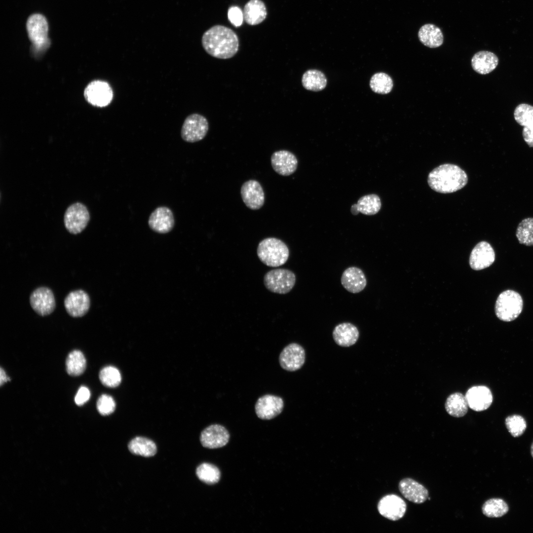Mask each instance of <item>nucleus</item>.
Masks as SVG:
<instances>
[{"instance_id": "obj_35", "label": "nucleus", "mask_w": 533, "mask_h": 533, "mask_svg": "<svg viewBox=\"0 0 533 533\" xmlns=\"http://www.w3.org/2000/svg\"><path fill=\"white\" fill-rule=\"evenodd\" d=\"M516 236L520 244L533 246V218H525L519 223Z\"/></svg>"}, {"instance_id": "obj_24", "label": "nucleus", "mask_w": 533, "mask_h": 533, "mask_svg": "<svg viewBox=\"0 0 533 533\" xmlns=\"http://www.w3.org/2000/svg\"><path fill=\"white\" fill-rule=\"evenodd\" d=\"M498 63L497 56L489 51H480L471 59L473 69L481 75H486L493 71Z\"/></svg>"}, {"instance_id": "obj_20", "label": "nucleus", "mask_w": 533, "mask_h": 533, "mask_svg": "<svg viewBox=\"0 0 533 533\" xmlns=\"http://www.w3.org/2000/svg\"><path fill=\"white\" fill-rule=\"evenodd\" d=\"M271 163L274 170L282 176L293 174L297 168L298 160L296 156L286 150L275 152L271 156Z\"/></svg>"}, {"instance_id": "obj_27", "label": "nucleus", "mask_w": 533, "mask_h": 533, "mask_svg": "<svg viewBox=\"0 0 533 533\" xmlns=\"http://www.w3.org/2000/svg\"><path fill=\"white\" fill-rule=\"evenodd\" d=\"M381 208V201L379 196L371 194L360 198L357 204L352 205L351 212L353 215L359 212L367 215L377 214Z\"/></svg>"}, {"instance_id": "obj_22", "label": "nucleus", "mask_w": 533, "mask_h": 533, "mask_svg": "<svg viewBox=\"0 0 533 533\" xmlns=\"http://www.w3.org/2000/svg\"><path fill=\"white\" fill-rule=\"evenodd\" d=\"M343 286L351 293H358L364 289L367 280L363 271L356 266H351L343 272L341 279Z\"/></svg>"}, {"instance_id": "obj_5", "label": "nucleus", "mask_w": 533, "mask_h": 533, "mask_svg": "<svg viewBox=\"0 0 533 533\" xmlns=\"http://www.w3.org/2000/svg\"><path fill=\"white\" fill-rule=\"evenodd\" d=\"M523 301L517 292L507 290L498 296L495 306L496 317L501 321L510 322L516 319L521 313Z\"/></svg>"}, {"instance_id": "obj_9", "label": "nucleus", "mask_w": 533, "mask_h": 533, "mask_svg": "<svg viewBox=\"0 0 533 533\" xmlns=\"http://www.w3.org/2000/svg\"><path fill=\"white\" fill-rule=\"evenodd\" d=\"M84 97L91 105L102 107L111 102L113 93L112 88L106 82L95 80L90 83L84 90Z\"/></svg>"}, {"instance_id": "obj_28", "label": "nucleus", "mask_w": 533, "mask_h": 533, "mask_svg": "<svg viewBox=\"0 0 533 533\" xmlns=\"http://www.w3.org/2000/svg\"><path fill=\"white\" fill-rule=\"evenodd\" d=\"M445 407L450 416L460 418L467 413L468 405L465 396L461 393L455 392L448 396Z\"/></svg>"}, {"instance_id": "obj_42", "label": "nucleus", "mask_w": 533, "mask_h": 533, "mask_svg": "<svg viewBox=\"0 0 533 533\" xmlns=\"http://www.w3.org/2000/svg\"><path fill=\"white\" fill-rule=\"evenodd\" d=\"M522 136L528 145L530 147L533 148V123L523 127Z\"/></svg>"}, {"instance_id": "obj_7", "label": "nucleus", "mask_w": 533, "mask_h": 533, "mask_svg": "<svg viewBox=\"0 0 533 533\" xmlns=\"http://www.w3.org/2000/svg\"><path fill=\"white\" fill-rule=\"evenodd\" d=\"M209 129V123L203 115L194 113L189 115L182 126L181 136L183 140L195 143L202 140Z\"/></svg>"}, {"instance_id": "obj_31", "label": "nucleus", "mask_w": 533, "mask_h": 533, "mask_svg": "<svg viewBox=\"0 0 533 533\" xmlns=\"http://www.w3.org/2000/svg\"><path fill=\"white\" fill-rule=\"evenodd\" d=\"M86 367V359L81 351L74 350L68 354L66 361V367L69 375L72 376H79L84 372Z\"/></svg>"}, {"instance_id": "obj_43", "label": "nucleus", "mask_w": 533, "mask_h": 533, "mask_svg": "<svg viewBox=\"0 0 533 533\" xmlns=\"http://www.w3.org/2000/svg\"><path fill=\"white\" fill-rule=\"evenodd\" d=\"M10 379L6 376L4 370L1 367L0 369V384L1 386L5 382L9 381Z\"/></svg>"}, {"instance_id": "obj_1", "label": "nucleus", "mask_w": 533, "mask_h": 533, "mask_svg": "<svg viewBox=\"0 0 533 533\" xmlns=\"http://www.w3.org/2000/svg\"><path fill=\"white\" fill-rule=\"evenodd\" d=\"M201 41L205 51L219 59L232 58L239 49V39L236 33L222 25H215L206 31Z\"/></svg>"}, {"instance_id": "obj_16", "label": "nucleus", "mask_w": 533, "mask_h": 533, "mask_svg": "<svg viewBox=\"0 0 533 533\" xmlns=\"http://www.w3.org/2000/svg\"><path fill=\"white\" fill-rule=\"evenodd\" d=\"M495 260V253L492 246L488 242L482 241L477 244L472 250L469 264L473 269L479 270L490 266Z\"/></svg>"}, {"instance_id": "obj_39", "label": "nucleus", "mask_w": 533, "mask_h": 533, "mask_svg": "<svg viewBox=\"0 0 533 533\" xmlns=\"http://www.w3.org/2000/svg\"><path fill=\"white\" fill-rule=\"evenodd\" d=\"M98 412L103 416L109 415L114 412L115 404L112 396L102 394L98 399L96 404Z\"/></svg>"}, {"instance_id": "obj_21", "label": "nucleus", "mask_w": 533, "mask_h": 533, "mask_svg": "<svg viewBox=\"0 0 533 533\" xmlns=\"http://www.w3.org/2000/svg\"><path fill=\"white\" fill-rule=\"evenodd\" d=\"M399 491L407 499L416 504L423 503L428 497L427 490L413 479L406 478L399 483Z\"/></svg>"}, {"instance_id": "obj_15", "label": "nucleus", "mask_w": 533, "mask_h": 533, "mask_svg": "<svg viewBox=\"0 0 533 533\" xmlns=\"http://www.w3.org/2000/svg\"><path fill=\"white\" fill-rule=\"evenodd\" d=\"M229 438V433L224 426L214 424L208 426L201 432L200 440L204 447L216 449L225 446Z\"/></svg>"}, {"instance_id": "obj_3", "label": "nucleus", "mask_w": 533, "mask_h": 533, "mask_svg": "<svg viewBox=\"0 0 533 533\" xmlns=\"http://www.w3.org/2000/svg\"><path fill=\"white\" fill-rule=\"evenodd\" d=\"M257 252L261 261L271 267L284 264L289 256V250L286 244L274 237L262 240L258 244Z\"/></svg>"}, {"instance_id": "obj_11", "label": "nucleus", "mask_w": 533, "mask_h": 533, "mask_svg": "<svg viewBox=\"0 0 533 533\" xmlns=\"http://www.w3.org/2000/svg\"><path fill=\"white\" fill-rule=\"evenodd\" d=\"M305 351L303 346L297 343H291L281 352L279 362L283 369L293 372L301 368L305 363Z\"/></svg>"}, {"instance_id": "obj_2", "label": "nucleus", "mask_w": 533, "mask_h": 533, "mask_svg": "<svg viewBox=\"0 0 533 533\" xmlns=\"http://www.w3.org/2000/svg\"><path fill=\"white\" fill-rule=\"evenodd\" d=\"M429 187L434 191L449 193L457 191L467 183L466 173L459 166L444 164L433 169L427 179Z\"/></svg>"}, {"instance_id": "obj_37", "label": "nucleus", "mask_w": 533, "mask_h": 533, "mask_svg": "<svg viewBox=\"0 0 533 533\" xmlns=\"http://www.w3.org/2000/svg\"><path fill=\"white\" fill-rule=\"evenodd\" d=\"M505 424L508 432L514 437L521 436L527 427L525 419L518 415L508 416L505 419Z\"/></svg>"}, {"instance_id": "obj_36", "label": "nucleus", "mask_w": 533, "mask_h": 533, "mask_svg": "<svg viewBox=\"0 0 533 533\" xmlns=\"http://www.w3.org/2000/svg\"><path fill=\"white\" fill-rule=\"evenodd\" d=\"M99 379L101 383L109 387H115L120 383L121 377L118 370L111 366L105 367L100 371Z\"/></svg>"}, {"instance_id": "obj_8", "label": "nucleus", "mask_w": 533, "mask_h": 533, "mask_svg": "<svg viewBox=\"0 0 533 533\" xmlns=\"http://www.w3.org/2000/svg\"><path fill=\"white\" fill-rule=\"evenodd\" d=\"M89 220L90 215L87 207L81 203L76 202L67 209L64 222L67 230L71 233L76 234L86 228Z\"/></svg>"}, {"instance_id": "obj_14", "label": "nucleus", "mask_w": 533, "mask_h": 533, "mask_svg": "<svg viewBox=\"0 0 533 533\" xmlns=\"http://www.w3.org/2000/svg\"><path fill=\"white\" fill-rule=\"evenodd\" d=\"M68 313L74 317L84 316L89 309L90 300L88 294L83 290H76L70 292L64 302Z\"/></svg>"}, {"instance_id": "obj_4", "label": "nucleus", "mask_w": 533, "mask_h": 533, "mask_svg": "<svg viewBox=\"0 0 533 533\" xmlns=\"http://www.w3.org/2000/svg\"><path fill=\"white\" fill-rule=\"evenodd\" d=\"M26 27L35 55L45 51L50 44L48 38V26L46 18L40 14H34L28 19Z\"/></svg>"}, {"instance_id": "obj_38", "label": "nucleus", "mask_w": 533, "mask_h": 533, "mask_svg": "<svg viewBox=\"0 0 533 533\" xmlns=\"http://www.w3.org/2000/svg\"><path fill=\"white\" fill-rule=\"evenodd\" d=\"M514 119L521 126H527L533 123V106L527 104H520L515 109Z\"/></svg>"}, {"instance_id": "obj_41", "label": "nucleus", "mask_w": 533, "mask_h": 533, "mask_svg": "<svg viewBox=\"0 0 533 533\" xmlns=\"http://www.w3.org/2000/svg\"><path fill=\"white\" fill-rule=\"evenodd\" d=\"M90 397L89 389L84 386H81L77 390L75 397V402L77 406H82L88 401Z\"/></svg>"}, {"instance_id": "obj_40", "label": "nucleus", "mask_w": 533, "mask_h": 533, "mask_svg": "<svg viewBox=\"0 0 533 533\" xmlns=\"http://www.w3.org/2000/svg\"><path fill=\"white\" fill-rule=\"evenodd\" d=\"M228 17L230 22L236 27L240 26L244 20L243 12L236 6H232L228 8Z\"/></svg>"}, {"instance_id": "obj_23", "label": "nucleus", "mask_w": 533, "mask_h": 533, "mask_svg": "<svg viewBox=\"0 0 533 533\" xmlns=\"http://www.w3.org/2000/svg\"><path fill=\"white\" fill-rule=\"evenodd\" d=\"M359 332L353 324L344 322L337 325L333 331V338L335 343L343 347L354 344L358 340Z\"/></svg>"}, {"instance_id": "obj_19", "label": "nucleus", "mask_w": 533, "mask_h": 533, "mask_svg": "<svg viewBox=\"0 0 533 533\" xmlns=\"http://www.w3.org/2000/svg\"><path fill=\"white\" fill-rule=\"evenodd\" d=\"M465 396L468 407L477 412L487 410L492 404L493 399L490 389L484 385L471 387L467 391Z\"/></svg>"}, {"instance_id": "obj_26", "label": "nucleus", "mask_w": 533, "mask_h": 533, "mask_svg": "<svg viewBox=\"0 0 533 533\" xmlns=\"http://www.w3.org/2000/svg\"><path fill=\"white\" fill-rule=\"evenodd\" d=\"M418 37L420 41L430 48H436L443 43V35L441 29L432 24H426L419 30Z\"/></svg>"}, {"instance_id": "obj_13", "label": "nucleus", "mask_w": 533, "mask_h": 533, "mask_svg": "<svg viewBox=\"0 0 533 533\" xmlns=\"http://www.w3.org/2000/svg\"><path fill=\"white\" fill-rule=\"evenodd\" d=\"M284 408V402L279 396L271 394L264 395L257 400L255 410L258 418L268 420L279 415Z\"/></svg>"}, {"instance_id": "obj_6", "label": "nucleus", "mask_w": 533, "mask_h": 533, "mask_svg": "<svg viewBox=\"0 0 533 533\" xmlns=\"http://www.w3.org/2000/svg\"><path fill=\"white\" fill-rule=\"evenodd\" d=\"M296 276L290 270L277 268L268 271L264 276L265 286L271 292L285 294L289 293L296 283Z\"/></svg>"}, {"instance_id": "obj_30", "label": "nucleus", "mask_w": 533, "mask_h": 533, "mask_svg": "<svg viewBox=\"0 0 533 533\" xmlns=\"http://www.w3.org/2000/svg\"><path fill=\"white\" fill-rule=\"evenodd\" d=\"M302 83L304 87L307 90L319 91L325 88L327 78L321 71L309 70L303 74Z\"/></svg>"}, {"instance_id": "obj_12", "label": "nucleus", "mask_w": 533, "mask_h": 533, "mask_svg": "<svg viewBox=\"0 0 533 533\" xmlns=\"http://www.w3.org/2000/svg\"><path fill=\"white\" fill-rule=\"evenodd\" d=\"M404 500L396 495H388L382 497L378 504V509L383 517L391 521L402 518L406 511Z\"/></svg>"}, {"instance_id": "obj_32", "label": "nucleus", "mask_w": 533, "mask_h": 533, "mask_svg": "<svg viewBox=\"0 0 533 533\" xmlns=\"http://www.w3.org/2000/svg\"><path fill=\"white\" fill-rule=\"evenodd\" d=\"M509 510L507 503L500 498H492L483 504V514L489 518H499L506 514Z\"/></svg>"}, {"instance_id": "obj_29", "label": "nucleus", "mask_w": 533, "mask_h": 533, "mask_svg": "<svg viewBox=\"0 0 533 533\" xmlns=\"http://www.w3.org/2000/svg\"><path fill=\"white\" fill-rule=\"evenodd\" d=\"M128 448L132 454L144 457L153 456L157 451L156 445L152 441L143 437L133 438L129 443Z\"/></svg>"}, {"instance_id": "obj_18", "label": "nucleus", "mask_w": 533, "mask_h": 533, "mask_svg": "<svg viewBox=\"0 0 533 533\" xmlns=\"http://www.w3.org/2000/svg\"><path fill=\"white\" fill-rule=\"evenodd\" d=\"M240 193L245 204L252 210L259 209L264 204V192L261 184L256 180H250L244 183Z\"/></svg>"}, {"instance_id": "obj_44", "label": "nucleus", "mask_w": 533, "mask_h": 533, "mask_svg": "<svg viewBox=\"0 0 533 533\" xmlns=\"http://www.w3.org/2000/svg\"><path fill=\"white\" fill-rule=\"evenodd\" d=\"M531 453L532 457H533V442L532 443L531 447Z\"/></svg>"}, {"instance_id": "obj_17", "label": "nucleus", "mask_w": 533, "mask_h": 533, "mask_svg": "<svg viewBox=\"0 0 533 533\" xmlns=\"http://www.w3.org/2000/svg\"><path fill=\"white\" fill-rule=\"evenodd\" d=\"M175 224L172 210L166 206H160L150 215L148 224L150 228L157 233H166L170 231Z\"/></svg>"}, {"instance_id": "obj_34", "label": "nucleus", "mask_w": 533, "mask_h": 533, "mask_svg": "<svg viewBox=\"0 0 533 533\" xmlns=\"http://www.w3.org/2000/svg\"><path fill=\"white\" fill-rule=\"evenodd\" d=\"M371 89L375 93L386 94L391 92L393 86V80L391 77L384 73H378L374 74L370 81Z\"/></svg>"}, {"instance_id": "obj_33", "label": "nucleus", "mask_w": 533, "mask_h": 533, "mask_svg": "<svg viewBox=\"0 0 533 533\" xmlns=\"http://www.w3.org/2000/svg\"><path fill=\"white\" fill-rule=\"evenodd\" d=\"M196 474L200 481L208 485L217 483L221 477L219 468L208 463H203L199 465L196 468Z\"/></svg>"}, {"instance_id": "obj_10", "label": "nucleus", "mask_w": 533, "mask_h": 533, "mask_svg": "<svg viewBox=\"0 0 533 533\" xmlns=\"http://www.w3.org/2000/svg\"><path fill=\"white\" fill-rule=\"evenodd\" d=\"M30 303L34 310L40 316L51 314L56 306L54 294L52 290L46 287L35 289L30 295Z\"/></svg>"}, {"instance_id": "obj_25", "label": "nucleus", "mask_w": 533, "mask_h": 533, "mask_svg": "<svg viewBox=\"0 0 533 533\" xmlns=\"http://www.w3.org/2000/svg\"><path fill=\"white\" fill-rule=\"evenodd\" d=\"M243 13L247 24L256 25L266 19L267 11L265 3L261 0H250L245 5Z\"/></svg>"}]
</instances>
